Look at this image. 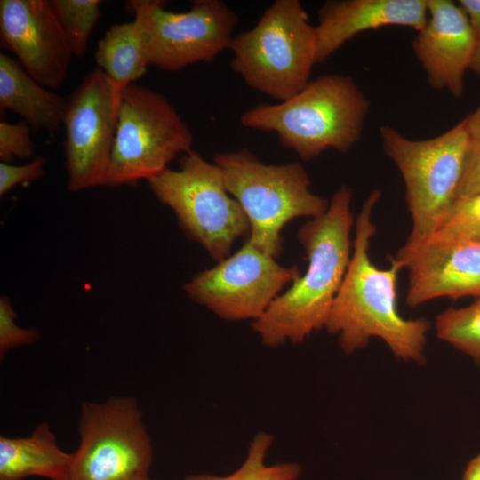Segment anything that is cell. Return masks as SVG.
I'll return each mask as SVG.
<instances>
[{
    "label": "cell",
    "mask_w": 480,
    "mask_h": 480,
    "mask_svg": "<svg viewBox=\"0 0 480 480\" xmlns=\"http://www.w3.org/2000/svg\"><path fill=\"white\" fill-rule=\"evenodd\" d=\"M353 190L342 185L332 195L324 214L303 224L297 233L308 268L265 313L252 323L268 347L298 344L324 328L334 298L351 259Z\"/></svg>",
    "instance_id": "obj_2"
},
{
    "label": "cell",
    "mask_w": 480,
    "mask_h": 480,
    "mask_svg": "<svg viewBox=\"0 0 480 480\" xmlns=\"http://www.w3.org/2000/svg\"><path fill=\"white\" fill-rule=\"evenodd\" d=\"M273 443V436L266 432L257 433L252 440L244 463L235 472L225 476L191 475L185 480H297L300 467L292 462L267 465L265 458Z\"/></svg>",
    "instance_id": "obj_21"
},
{
    "label": "cell",
    "mask_w": 480,
    "mask_h": 480,
    "mask_svg": "<svg viewBox=\"0 0 480 480\" xmlns=\"http://www.w3.org/2000/svg\"><path fill=\"white\" fill-rule=\"evenodd\" d=\"M68 98L37 83L22 65L0 53V108L20 116L29 126L56 132L63 122Z\"/></svg>",
    "instance_id": "obj_17"
},
{
    "label": "cell",
    "mask_w": 480,
    "mask_h": 480,
    "mask_svg": "<svg viewBox=\"0 0 480 480\" xmlns=\"http://www.w3.org/2000/svg\"><path fill=\"white\" fill-rule=\"evenodd\" d=\"M123 89L95 68L68 98L62 124L65 168L70 191L104 185Z\"/></svg>",
    "instance_id": "obj_11"
},
{
    "label": "cell",
    "mask_w": 480,
    "mask_h": 480,
    "mask_svg": "<svg viewBox=\"0 0 480 480\" xmlns=\"http://www.w3.org/2000/svg\"><path fill=\"white\" fill-rule=\"evenodd\" d=\"M459 5L465 12L474 33L480 40V0H460Z\"/></svg>",
    "instance_id": "obj_28"
},
{
    "label": "cell",
    "mask_w": 480,
    "mask_h": 480,
    "mask_svg": "<svg viewBox=\"0 0 480 480\" xmlns=\"http://www.w3.org/2000/svg\"><path fill=\"white\" fill-rule=\"evenodd\" d=\"M431 239L442 242H480V193L458 201L445 222Z\"/></svg>",
    "instance_id": "obj_23"
},
{
    "label": "cell",
    "mask_w": 480,
    "mask_h": 480,
    "mask_svg": "<svg viewBox=\"0 0 480 480\" xmlns=\"http://www.w3.org/2000/svg\"><path fill=\"white\" fill-rule=\"evenodd\" d=\"M179 164L178 170L167 168L150 179L149 188L174 212L188 237L220 262L230 255L236 239L250 234L249 220L214 163L191 150L182 155Z\"/></svg>",
    "instance_id": "obj_8"
},
{
    "label": "cell",
    "mask_w": 480,
    "mask_h": 480,
    "mask_svg": "<svg viewBox=\"0 0 480 480\" xmlns=\"http://www.w3.org/2000/svg\"><path fill=\"white\" fill-rule=\"evenodd\" d=\"M395 258L408 270L406 304L418 307L437 298L480 296V242L434 239Z\"/></svg>",
    "instance_id": "obj_14"
},
{
    "label": "cell",
    "mask_w": 480,
    "mask_h": 480,
    "mask_svg": "<svg viewBox=\"0 0 480 480\" xmlns=\"http://www.w3.org/2000/svg\"><path fill=\"white\" fill-rule=\"evenodd\" d=\"M134 480H151L148 476H141V477H138Z\"/></svg>",
    "instance_id": "obj_32"
},
{
    "label": "cell",
    "mask_w": 480,
    "mask_h": 480,
    "mask_svg": "<svg viewBox=\"0 0 480 480\" xmlns=\"http://www.w3.org/2000/svg\"><path fill=\"white\" fill-rule=\"evenodd\" d=\"M44 164L45 159L41 156L21 165L0 162V195H4L19 184L42 178L45 173Z\"/></svg>",
    "instance_id": "obj_26"
},
{
    "label": "cell",
    "mask_w": 480,
    "mask_h": 480,
    "mask_svg": "<svg viewBox=\"0 0 480 480\" xmlns=\"http://www.w3.org/2000/svg\"><path fill=\"white\" fill-rule=\"evenodd\" d=\"M229 50L231 69L249 87L284 101L310 81L315 26L299 0H276L252 29L233 37Z\"/></svg>",
    "instance_id": "obj_6"
},
{
    "label": "cell",
    "mask_w": 480,
    "mask_h": 480,
    "mask_svg": "<svg viewBox=\"0 0 480 480\" xmlns=\"http://www.w3.org/2000/svg\"><path fill=\"white\" fill-rule=\"evenodd\" d=\"M428 13L425 27L412 42L413 54L432 88L460 99L478 40L459 4L428 0Z\"/></svg>",
    "instance_id": "obj_15"
},
{
    "label": "cell",
    "mask_w": 480,
    "mask_h": 480,
    "mask_svg": "<svg viewBox=\"0 0 480 480\" xmlns=\"http://www.w3.org/2000/svg\"><path fill=\"white\" fill-rule=\"evenodd\" d=\"M160 0L126 2L135 18L139 38L149 65L176 72L187 66L213 61L229 49L238 22L220 0H195L186 12L164 9Z\"/></svg>",
    "instance_id": "obj_9"
},
{
    "label": "cell",
    "mask_w": 480,
    "mask_h": 480,
    "mask_svg": "<svg viewBox=\"0 0 480 480\" xmlns=\"http://www.w3.org/2000/svg\"><path fill=\"white\" fill-rule=\"evenodd\" d=\"M16 313L6 296L0 298V356L1 359L12 348L34 344L39 333L33 329H24L15 324Z\"/></svg>",
    "instance_id": "obj_25"
},
{
    "label": "cell",
    "mask_w": 480,
    "mask_h": 480,
    "mask_svg": "<svg viewBox=\"0 0 480 480\" xmlns=\"http://www.w3.org/2000/svg\"><path fill=\"white\" fill-rule=\"evenodd\" d=\"M0 45L48 89L63 84L74 56L51 0H1Z\"/></svg>",
    "instance_id": "obj_13"
},
{
    "label": "cell",
    "mask_w": 480,
    "mask_h": 480,
    "mask_svg": "<svg viewBox=\"0 0 480 480\" xmlns=\"http://www.w3.org/2000/svg\"><path fill=\"white\" fill-rule=\"evenodd\" d=\"M300 276L296 265H279L247 240L234 254L196 274L184 291L222 319L255 321Z\"/></svg>",
    "instance_id": "obj_12"
},
{
    "label": "cell",
    "mask_w": 480,
    "mask_h": 480,
    "mask_svg": "<svg viewBox=\"0 0 480 480\" xmlns=\"http://www.w3.org/2000/svg\"><path fill=\"white\" fill-rule=\"evenodd\" d=\"M35 155V144L30 137L29 125L24 122H0V159L11 164L14 157L30 159Z\"/></svg>",
    "instance_id": "obj_24"
},
{
    "label": "cell",
    "mask_w": 480,
    "mask_h": 480,
    "mask_svg": "<svg viewBox=\"0 0 480 480\" xmlns=\"http://www.w3.org/2000/svg\"><path fill=\"white\" fill-rule=\"evenodd\" d=\"M465 118L472 140H480V106Z\"/></svg>",
    "instance_id": "obj_29"
},
{
    "label": "cell",
    "mask_w": 480,
    "mask_h": 480,
    "mask_svg": "<svg viewBox=\"0 0 480 480\" xmlns=\"http://www.w3.org/2000/svg\"><path fill=\"white\" fill-rule=\"evenodd\" d=\"M79 434L68 480H134L148 476L151 440L134 398L84 403Z\"/></svg>",
    "instance_id": "obj_10"
},
{
    "label": "cell",
    "mask_w": 480,
    "mask_h": 480,
    "mask_svg": "<svg viewBox=\"0 0 480 480\" xmlns=\"http://www.w3.org/2000/svg\"><path fill=\"white\" fill-rule=\"evenodd\" d=\"M95 60L97 68L123 88L141 78L148 64L135 21L109 27L98 43Z\"/></svg>",
    "instance_id": "obj_19"
},
{
    "label": "cell",
    "mask_w": 480,
    "mask_h": 480,
    "mask_svg": "<svg viewBox=\"0 0 480 480\" xmlns=\"http://www.w3.org/2000/svg\"><path fill=\"white\" fill-rule=\"evenodd\" d=\"M193 133L163 94L135 83L122 90L114 145L104 185L134 186L192 150Z\"/></svg>",
    "instance_id": "obj_7"
},
{
    "label": "cell",
    "mask_w": 480,
    "mask_h": 480,
    "mask_svg": "<svg viewBox=\"0 0 480 480\" xmlns=\"http://www.w3.org/2000/svg\"><path fill=\"white\" fill-rule=\"evenodd\" d=\"M438 339L468 356L480 366V296L462 308H450L435 321Z\"/></svg>",
    "instance_id": "obj_20"
},
{
    "label": "cell",
    "mask_w": 480,
    "mask_h": 480,
    "mask_svg": "<svg viewBox=\"0 0 480 480\" xmlns=\"http://www.w3.org/2000/svg\"><path fill=\"white\" fill-rule=\"evenodd\" d=\"M428 0H331L318 10L316 64L325 61L356 35L387 26L420 32L428 21Z\"/></svg>",
    "instance_id": "obj_16"
},
{
    "label": "cell",
    "mask_w": 480,
    "mask_h": 480,
    "mask_svg": "<svg viewBox=\"0 0 480 480\" xmlns=\"http://www.w3.org/2000/svg\"><path fill=\"white\" fill-rule=\"evenodd\" d=\"M469 69L472 70L474 73L480 76V40L478 41L470 66Z\"/></svg>",
    "instance_id": "obj_31"
},
{
    "label": "cell",
    "mask_w": 480,
    "mask_h": 480,
    "mask_svg": "<svg viewBox=\"0 0 480 480\" xmlns=\"http://www.w3.org/2000/svg\"><path fill=\"white\" fill-rule=\"evenodd\" d=\"M461 480H480V454L469 460Z\"/></svg>",
    "instance_id": "obj_30"
},
{
    "label": "cell",
    "mask_w": 480,
    "mask_h": 480,
    "mask_svg": "<svg viewBox=\"0 0 480 480\" xmlns=\"http://www.w3.org/2000/svg\"><path fill=\"white\" fill-rule=\"evenodd\" d=\"M480 193V140H472L458 201ZM457 201V202H458Z\"/></svg>",
    "instance_id": "obj_27"
},
{
    "label": "cell",
    "mask_w": 480,
    "mask_h": 480,
    "mask_svg": "<svg viewBox=\"0 0 480 480\" xmlns=\"http://www.w3.org/2000/svg\"><path fill=\"white\" fill-rule=\"evenodd\" d=\"M228 192L250 223L248 241L276 259L283 251L281 231L294 219L325 213L329 201L310 190V179L298 162L265 164L248 148L216 153Z\"/></svg>",
    "instance_id": "obj_5"
},
{
    "label": "cell",
    "mask_w": 480,
    "mask_h": 480,
    "mask_svg": "<svg viewBox=\"0 0 480 480\" xmlns=\"http://www.w3.org/2000/svg\"><path fill=\"white\" fill-rule=\"evenodd\" d=\"M73 55L85 54L91 35L100 16V0H51Z\"/></svg>",
    "instance_id": "obj_22"
},
{
    "label": "cell",
    "mask_w": 480,
    "mask_h": 480,
    "mask_svg": "<svg viewBox=\"0 0 480 480\" xmlns=\"http://www.w3.org/2000/svg\"><path fill=\"white\" fill-rule=\"evenodd\" d=\"M379 133L404 180L412 228L401 248L412 250L435 236L457 203L472 138L466 118L426 140H411L388 124Z\"/></svg>",
    "instance_id": "obj_4"
},
{
    "label": "cell",
    "mask_w": 480,
    "mask_h": 480,
    "mask_svg": "<svg viewBox=\"0 0 480 480\" xmlns=\"http://www.w3.org/2000/svg\"><path fill=\"white\" fill-rule=\"evenodd\" d=\"M380 197L381 192L373 189L356 216L354 250L324 328L337 336L340 348L348 355L379 338L396 358L420 364L425 361L431 323L425 317L406 319L399 314L396 288L403 263L390 257L389 267L380 268L369 254L377 231L372 216Z\"/></svg>",
    "instance_id": "obj_1"
},
{
    "label": "cell",
    "mask_w": 480,
    "mask_h": 480,
    "mask_svg": "<svg viewBox=\"0 0 480 480\" xmlns=\"http://www.w3.org/2000/svg\"><path fill=\"white\" fill-rule=\"evenodd\" d=\"M72 453L60 450L47 423L23 438L0 437V480H68Z\"/></svg>",
    "instance_id": "obj_18"
},
{
    "label": "cell",
    "mask_w": 480,
    "mask_h": 480,
    "mask_svg": "<svg viewBox=\"0 0 480 480\" xmlns=\"http://www.w3.org/2000/svg\"><path fill=\"white\" fill-rule=\"evenodd\" d=\"M370 101L352 76H318L292 98L261 103L240 117L243 126L277 134L303 161L332 148L348 153L362 138Z\"/></svg>",
    "instance_id": "obj_3"
}]
</instances>
